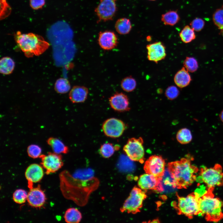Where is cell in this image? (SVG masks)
Wrapping results in <instances>:
<instances>
[{"label": "cell", "mask_w": 223, "mask_h": 223, "mask_svg": "<svg viewBox=\"0 0 223 223\" xmlns=\"http://www.w3.org/2000/svg\"><path fill=\"white\" fill-rule=\"evenodd\" d=\"M1 1V19H3L7 16L11 11V9L6 2V0Z\"/></svg>", "instance_id": "cell-36"}, {"label": "cell", "mask_w": 223, "mask_h": 223, "mask_svg": "<svg viewBox=\"0 0 223 223\" xmlns=\"http://www.w3.org/2000/svg\"><path fill=\"white\" fill-rule=\"evenodd\" d=\"M27 152L29 156L33 159L40 158L42 155L41 148L35 144L29 146L27 148Z\"/></svg>", "instance_id": "cell-33"}, {"label": "cell", "mask_w": 223, "mask_h": 223, "mask_svg": "<svg viewBox=\"0 0 223 223\" xmlns=\"http://www.w3.org/2000/svg\"><path fill=\"white\" fill-rule=\"evenodd\" d=\"M47 142L54 152L60 154H66L68 152V147L58 138L50 137L47 139Z\"/></svg>", "instance_id": "cell-20"}, {"label": "cell", "mask_w": 223, "mask_h": 223, "mask_svg": "<svg viewBox=\"0 0 223 223\" xmlns=\"http://www.w3.org/2000/svg\"><path fill=\"white\" fill-rule=\"evenodd\" d=\"M190 25L195 31L199 32L203 28L205 25V22L201 18H196L190 22Z\"/></svg>", "instance_id": "cell-35"}, {"label": "cell", "mask_w": 223, "mask_h": 223, "mask_svg": "<svg viewBox=\"0 0 223 223\" xmlns=\"http://www.w3.org/2000/svg\"><path fill=\"white\" fill-rule=\"evenodd\" d=\"M165 95L166 97L170 100L176 98L179 95V91L177 87L174 85L168 87L166 90Z\"/></svg>", "instance_id": "cell-34"}, {"label": "cell", "mask_w": 223, "mask_h": 223, "mask_svg": "<svg viewBox=\"0 0 223 223\" xmlns=\"http://www.w3.org/2000/svg\"><path fill=\"white\" fill-rule=\"evenodd\" d=\"M148 0L151 1H155V0Z\"/></svg>", "instance_id": "cell-40"}, {"label": "cell", "mask_w": 223, "mask_h": 223, "mask_svg": "<svg viewBox=\"0 0 223 223\" xmlns=\"http://www.w3.org/2000/svg\"><path fill=\"white\" fill-rule=\"evenodd\" d=\"M148 60L157 63L164 59L166 56V48L161 42H155L146 46Z\"/></svg>", "instance_id": "cell-12"}, {"label": "cell", "mask_w": 223, "mask_h": 223, "mask_svg": "<svg viewBox=\"0 0 223 223\" xmlns=\"http://www.w3.org/2000/svg\"><path fill=\"white\" fill-rule=\"evenodd\" d=\"M147 40H148V41H149L150 40H151V37H149V36H148V37H147Z\"/></svg>", "instance_id": "cell-39"}, {"label": "cell", "mask_w": 223, "mask_h": 223, "mask_svg": "<svg viewBox=\"0 0 223 223\" xmlns=\"http://www.w3.org/2000/svg\"><path fill=\"white\" fill-rule=\"evenodd\" d=\"M120 85L124 91L131 92L136 88L137 82L134 78L131 76H128L125 77L121 81Z\"/></svg>", "instance_id": "cell-29"}, {"label": "cell", "mask_w": 223, "mask_h": 223, "mask_svg": "<svg viewBox=\"0 0 223 223\" xmlns=\"http://www.w3.org/2000/svg\"><path fill=\"white\" fill-rule=\"evenodd\" d=\"M191 80V77L189 72L184 67H182L176 73L174 78L175 84L180 88L188 86Z\"/></svg>", "instance_id": "cell-19"}, {"label": "cell", "mask_w": 223, "mask_h": 223, "mask_svg": "<svg viewBox=\"0 0 223 223\" xmlns=\"http://www.w3.org/2000/svg\"><path fill=\"white\" fill-rule=\"evenodd\" d=\"M15 63L13 60L8 57L2 58L0 61V72L3 74L11 73L15 67Z\"/></svg>", "instance_id": "cell-24"}, {"label": "cell", "mask_w": 223, "mask_h": 223, "mask_svg": "<svg viewBox=\"0 0 223 223\" xmlns=\"http://www.w3.org/2000/svg\"><path fill=\"white\" fill-rule=\"evenodd\" d=\"M71 89L69 81L65 78H60L56 81L55 84V91L60 94H65L68 92Z\"/></svg>", "instance_id": "cell-28"}, {"label": "cell", "mask_w": 223, "mask_h": 223, "mask_svg": "<svg viewBox=\"0 0 223 223\" xmlns=\"http://www.w3.org/2000/svg\"><path fill=\"white\" fill-rule=\"evenodd\" d=\"M165 165L164 160L161 156L153 155L146 161L144 168L146 173L160 177L164 174Z\"/></svg>", "instance_id": "cell-11"}, {"label": "cell", "mask_w": 223, "mask_h": 223, "mask_svg": "<svg viewBox=\"0 0 223 223\" xmlns=\"http://www.w3.org/2000/svg\"><path fill=\"white\" fill-rule=\"evenodd\" d=\"M183 65L186 69L191 72H195L198 68L197 61L193 57H186L184 61Z\"/></svg>", "instance_id": "cell-31"}, {"label": "cell", "mask_w": 223, "mask_h": 223, "mask_svg": "<svg viewBox=\"0 0 223 223\" xmlns=\"http://www.w3.org/2000/svg\"><path fill=\"white\" fill-rule=\"evenodd\" d=\"M45 195L40 185L29 189L27 200L29 205L33 208H40L43 206L46 200Z\"/></svg>", "instance_id": "cell-15"}, {"label": "cell", "mask_w": 223, "mask_h": 223, "mask_svg": "<svg viewBox=\"0 0 223 223\" xmlns=\"http://www.w3.org/2000/svg\"><path fill=\"white\" fill-rule=\"evenodd\" d=\"M119 149L118 146H114L111 143H106L101 146L99 152L102 157L105 158H108L112 156L115 151Z\"/></svg>", "instance_id": "cell-25"}, {"label": "cell", "mask_w": 223, "mask_h": 223, "mask_svg": "<svg viewBox=\"0 0 223 223\" xmlns=\"http://www.w3.org/2000/svg\"><path fill=\"white\" fill-rule=\"evenodd\" d=\"M126 127L125 123L121 120L111 118L103 122L102 129L104 134L107 137L116 138L122 135Z\"/></svg>", "instance_id": "cell-9"}, {"label": "cell", "mask_w": 223, "mask_h": 223, "mask_svg": "<svg viewBox=\"0 0 223 223\" xmlns=\"http://www.w3.org/2000/svg\"><path fill=\"white\" fill-rule=\"evenodd\" d=\"M45 4V0H30V5L33 9L37 10L42 8Z\"/></svg>", "instance_id": "cell-37"}, {"label": "cell", "mask_w": 223, "mask_h": 223, "mask_svg": "<svg viewBox=\"0 0 223 223\" xmlns=\"http://www.w3.org/2000/svg\"><path fill=\"white\" fill-rule=\"evenodd\" d=\"M219 117L221 120L223 122V110L221 112Z\"/></svg>", "instance_id": "cell-38"}, {"label": "cell", "mask_w": 223, "mask_h": 223, "mask_svg": "<svg viewBox=\"0 0 223 223\" xmlns=\"http://www.w3.org/2000/svg\"><path fill=\"white\" fill-rule=\"evenodd\" d=\"M177 141L180 143L185 144L190 143L192 138L190 131L186 128H184L179 130L176 135Z\"/></svg>", "instance_id": "cell-27"}, {"label": "cell", "mask_w": 223, "mask_h": 223, "mask_svg": "<svg viewBox=\"0 0 223 223\" xmlns=\"http://www.w3.org/2000/svg\"><path fill=\"white\" fill-rule=\"evenodd\" d=\"M115 28L117 32L120 34H126L129 33L131 29V24L129 19L126 18H120L116 21Z\"/></svg>", "instance_id": "cell-21"}, {"label": "cell", "mask_w": 223, "mask_h": 223, "mask_svg": "<svg viewBox=\"0 0 223 223\" xmlns=\"http://www.w3.org/2000/svg\"><path fill=\"white\" fill-rule=\"evenodd\" d=\"M109 101L112 108L116 112H122L130 109L129 98L122 93L116 92L110 97Z\"/></svg>", "instance_id": "cell-14"}, {"label": "cell", "mask_w": 223, "mask_h": 223, "mask_svg": "<svg viewBox=\"0 0 223 223\" xmlns=\"http://www.w3.org/2000/svg\"><path fill=\"white\" fill-rule=\"evenodd\" d=\"M146 197L145 193L141 189L134 187L121 208V211L132 213L139 212Z\"/></svg>", "instance_id": "cell-6"}, {"label": "cell", "mask_w": 223, "mask_h": 223, "mask_svg": "<svg viewBox=\"0 0 223 223\" xmlns=\"http://www.w3.org/2000/svg\"><path fill=\"white\" fill-rule=\"evenodd\" d=\"M15 38L17 45L28 58L40 55L50 46L42 37L33 33L22 34L18 31Z\"/></svg>", "instance_id": "cell-2"}, {"label": "cell", "mask_w": 223, "mask_h": 223, "mask_svg": "<svg viewBox=\"0 0 223 223\" xmlns=\"http://www.w3.org/2000/svg\"><path fill=\"white\" fill-rule=\"evenodd\" d=\"M143 141L141 137L129 139L123 150L127 156L132 161H142L144 155L143 146Z\"/></svg>", "instance_id": "cell-7"}, {"label": "cell", "mask_w": 223, "mask_h": 223, "mask_svg": "<svg viewBox=\"0 0 223 223\" xmlns=\"http://www.w3.org/2000/svg\"><path fill=\"white\" fill-rule=\"evenodd\" d=\"M200 196L199 193L196 192L185 197L178 196L177 208L179 213L189 218H192L194 216L200 215L201 211L199 203Z\"/></svg>", "instance_id": "cell-5"}, {"label": "cell", "mask_w": 223, "mask_h": 223, "mask_svg": "<svg viewBox=\"0 0 223 223\" xmlns=\"http://www.w3.org/2000/svg\"><path fill=\"white\" fill-rule=\"evenodd\" d=\"M88 92V89L85 86H74L70 91L69 98L73 103L84 102L87 98Z\"/></svg>", "instance_id": "cell-18"}, {"label": "cell", "mask_w": 223, "mask_h": 223, "mask_svg": "<svg viewBox=\"0 0 223 223\" xmlns=\"http://www.w3.org/2000/svg\"><path fill=\"white\" fill-rule=\"evenodd\" d=\"M194 30L189 25H186L182 30L179 33V36L183 42L189 43L196 38Z\"/></svg>", "instance_id": "cell-26"}, {"label": "cell", "mask_w": 223, "mask_h": 223, "mask_svg": "<svg viewBox=\"0 0 223 223\" xmlns=\"http://www.w3.org/2000/svg\"><path fill=\"white\" fill-rule=\"evenodd\" d=\"M193 157L187 154L180 160L168 164V170L174 179L177 187L186 188L196 181L198 168L191 162Z\"/></svg>", "instance_id": "cell-1"}, {"label": "cell", "mask_w": 223, "mask_h": 223, "mask_svg": "<svg viewBox=\"0 0 223 223\" xmlns=\"http://www.w3.org/2000/svg\"><path fill=\"white\" fill-rule=\"evenodd\" d=\"M212 20L214 23L221 31H223V5L216 9L213 14Z\"/></svg>", "instance_id": "cell-30"}, {"label": "cell", "mask_w": 223, "mask_h": 223, "mask_svg": "<svg viewBox=\"0 0 223 223\" xmlns=\"http://www.w3.org/2000/svg\"><path fill=\"white\" fill-rule=\"evenodd\" d=\"M117 11L116 0H100L94 11L98 22L113 20Z\"/></svg>", "instance_id": "cell-8"}, {"label": "cell", "mask_w": 223, "mask_h": 223, "mask_svg": "<svg viewBox=\"0 0 223 223\" xmlns=\"http://www.w3.org/2000/svg\"><path fill=\"white\" fill-rule=\"evenodd\" d=\"M100 47L105 50H111L115 48L118 43L117 35L113 31L105 30L100 32L98 39Z\"/></svg>", "instance_id": "cell-13"}, {"label": "cell", "mask_w": 223, "mask_h": 223, "mask_svg": "<svg viewBox=\"0 0 223 223\" xmlns=\"http://www.w3.org/2000/svg\"><path fill=\"white\" fill-rule=\"evenodd\" d=\"M25 177L28 181V187L29 189L33 187V184L40 181L44 176L42 167L37 164L29 165L26 170Z\"/></svg>", "instance_id": "cell-16"}, {"label": "cell", "mask_w": 223, "mask_h": 223, "mask_svg": "<svg viewBox=\"0 0 223 223\" xmlns=\"http://www.w3.org/2000/svg\"><path fill=\"white\" fill-rule=\"evenodd\" d=\"M159 182V177L148 173L141 175L138 181V186L143 190H156Z\"/></svg>", "instance_id": "cell-17"}, {"label": "cell", "mask_w": 223, "mask_h": 223, "mask_svg": "<svg viewBox=\"0 0 223 223\" xmlns=\"http://www.w3.org/2000/svg\"><path fill=\"white\" fill-rule=\"evenodd\" d=\"M213 190L208 189L199 199L200 215L208 221L217 222L223 218V203L219 198L215 197Z\"/></svg>", "instance_id": "cell-3"}, {"label": "cell", "mask_w": 223, "mask_h": 223, "mask_svg": "<svg viewBox=\"0 0 223 223\" xmlns=\"http://www.w3.org/2000/svg\"><path fill=\"white\" fill-rule=\"evenodd\" d=\"M65 221L68 223H78L81 220L82 215L77 208H70L66 211L64 215Z\"/></svg>", "instance_id": "cell-23"}, {"label": "cell", "mask_w": 223, "mask_h": 223, "mask_svg": "<svg viewBox=\"0 0 223 223\" xmlns=\"http://www.w3.org/2000/svg\"><path fill=\"white\" fill-rule=\"evenodd\" d=\"M40 158L41 160V164L46 169L47 175L55 172L63 165L60 154L49 152L46 155L42 154Z\"/></svg>", "instance_id": "cell-10"}, {"label": "cell", "mask_w": 223, "mask_h": 223, "mask_svg": "<svg viewBox=\"0 0 223 223\" xmlns=\"http://www.w3.org/2000/svg\"><path fill=\"white\" fill-rule=\"evenodd\" d=\"M28 193L23 189L15 190L13 194V199L16 203L21 204L24 203L27 199Z\"/></svg>", "instance_id": "cell-32"}, {"label": "cell", "mask_w": 223, "mask_h": 223, "mask_svg": "<svg viewBox=\"0 0 223 223\" xmlns=\"http://www.w3.org/2000/svg\"><path fill=\"white\" fill-rule=\"evenodd\" d=\"M196 180L205 183L208 189L214 190L216 186H223V172L221 166L216 164L213 167H202Z\"/></svg>", "instance_id": "cell-4"}, {"label": "cell", "mask_w": 223, "mask_h": 223, "mask_svg": "<svg viewBox=\"0 0 223 223\" xmlns=\"http://www.w3.org/2000/svg\"><path fill=\"white\" fill-rule=\"evenodd\" d=\"M180 16L176 11H170L163 14L161 20L164 24L173 26L179 21Z\"/></svg>", "instance_id": "cell-22"}]
</instances>
